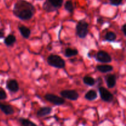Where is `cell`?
<instances>
[{
  "mask_svg": "<svg viewBox=\"0 0 126 126\" xmlns=\"http://www.w3.org/2000/svg\"><path fill=\"white\" fill-rule=\"evenodd\" d=\"M36 11L35 6L27 0H17L12 9L13 14L23 21L29 20L33 18Z\"/></svg>",
  "mask_w": 126,
  "mask_h": 126,
  "instance_id": "1",
  "label": "cell"
},
{
  "mask_svg": "<svg viewBox=\"0 0 126 126\" xmlns=\"http://www.w3.org/2000/svg\"><path fill=\"white\" fill-rule=\"evenodd\" d=\"M64 0H46L43 4V9L46 12H53L60 9Z\"/></svg>",
  "mask_w": 126,
  "mask_h": 126,
  "instance_id": "2",
  "label": "cell"
},
{
  "mask_svg": "<svg viewBox=\"0 0 126 126\" xmlns=\"http://www.w3.org/2000/svg\"><path fill=\"white\" fill-rule=\"evenodd\" d=\"M47 63L49 65L58 69H62L65 67V61L58 55L51 54L47 58Z\"/></svg>",
  "mask_w": 126,
  "mask_h": 126,
  "instance_id": "3",
  "label": "cell"
},
{
  "mask_svg": "<svg viewBox=\"0 0 126 126\" xmlns=\"http://www.w3.org/2000/svg\"><path fill=\"white\" fill-rule=\"evenodd\" d=\"M89 23L85 20H79L76 25V34L81 39H84L89 33Z\"/></svg>",
  "mask_w": 126,
  "mask_h": 126,
  "instance_id": "4",
  "label": "cell"
},
{
  "mask_svg": "<svg viewBox=\"0 0 126 126\" xmlns=\"http://www.w3.org/2000/svg\"><path fill=\"white\" fill-rule=\"evenodd\" d=\"M96 61L102 63H108L111 62L112 58L107 52L105 50H99L94 55Z\"/></svg>",
  "mask_w": 126,
  "mask_h": 126,
  "instance_id": "5",
  "label": "cell"
},
{
  "mask_svg": "<svg viewBox=\"0 0 126 126\" xmlns=\"http://www.w3.org/2000/svg\"><path fill=\"white\" fill-rule=\"evenodd\" d=\"M44 98L47 102L57 106H60L65 103V100L61 97H59L53 94H46L44 95Z\"/></svg>",
  "mask_w": 126,
  "mask_h": 126,
  "instance_id": "6",
  "label": "cell"
},
{
  "mask_svg": "<svg viewBox=\"0 0 126 126\" xmlns=\"http://www.w3.org/2000/svg\"><path fill=\"white\" fill-rule=\"evenodd\" d=\"M98 92L100 94V98L103 102L110 103L113 101L114 97L113 95L105 87L100 86L98 87Z\"/></svg>",
  "mask_w": 126,
  "mask_h": 126,
  "instance_id": "7",
  "label": "cell"
},
{
  "mask_svg": "<svg viewBox=\"0 0 126 126\" xmlns=\"http://www.w3.org/2000/svg\"><path fill=\"white\" fill-rule=\"evenodd\" d=\"M60 94L64 99L66 98L71 101L77 100L79 97L78 92L75 90H63L60 92Z\"/></svg>",
  "mask_w": 126,
  "mask_h": 126,
  "instance_id": "8",
  "label": "cell"
},
{
  "mask_svg": "<svg viewBox=\"0 0 126 126\" xmlns=\"http://www.w3.org/2000/svg\"><path fill=\"white\" fill-rule=\"evenodd\" d=\"M6 87L9 92L12 93H16L19 91V84L16 79L7 80L6 84Z\"/></svg>",
  "mask_w": 126,
  "mask_h": 126,
  "instance_id": "9",
  "label": "cell"
},
{
  "mask_svg": "<svg viewBox=\"0 0 126 126\" xmlns=\"http://www.w3.org/2000/svg\"><path fill=\"white\" fill-rule=\"evenodd\" d=\"M0 110L6 115H12L15 112L14 109L11 105L6 104L1 102H0Z\"/></svg>",
  "mask_w": 126,
  "mask_h": 126,
  "instance_id": "10",
  "label": "cell"
},
{
  "mask_svg": "<svg viewBox=\"0 0 126 126\" xmlns=\"http://www.w3.org/2000/svg\"><path fill=\"white\" fill-rule=\"evenodd\" d=\"M105 81L108 88H113L116 85V76L115 75H107L105 77Z\"/></svg>",
  "mask_w": 126,
  "mask_h": 126,
  "instance_id": "11",
  "label": "cell"
},
{
  "mask_svg": "<svg viewBox=\"0 0 126 126\" xmlns=\"http://www.w3.org/2000/svg\"><path fill=\"white\" fill-rule=\"evenodd\" d=\"M52 111V108L49 107H41L36 112V116L38 118H43L46 116L49 115Z\"/></svg>",
  "mask_w": 126,
  "mask_h": 126,
  "instance_id": "12",
  "label": "cell"
},
{
  "mask_svg": "<svg viewBox=\"0 0 126 126\" xmlns=\"http://www.w3.org/2000/svg\"><path fill=\"white\" fill-rule=\"evenodd\" d=\"M96 69L102 73H107L111 72L113 70V66L110 65H99L96 66Z\"/></svg>",
  "mask_w": 126,
  "mask_h": 126,
  "instance_id": "13",
  "label": "cell"
},
{
  "mask_svg": "<svg viewBox=\"0 0 126 126\" xmlns=\"http://www.w3.org/2000/svg\"><path fill=\"white\" fill-rule=\"evenodd\" d=\"M18 29L21 35L25 39H28L31 35V30L29 28L24 25H21L18 27Z\"/></svg>",
  "mask_w": 126,
  "mask_h": 126,
  "instance_id": "14",
  "label": "cell"
},
{
  "mask_svg": "<svg viewBox=\"0 0 126 126\" xmlns=\"http://www.w3.org/2000/svg\"><path fill=\"white\" fill-rule=\"evenodd\" d=\"M16 42V37L14 34H10L7 35V36L5 37L4 39V43L5 45L7 47L12 46Z\"/></svg>",
  "mask_w": 126,
  "mask_h": 126,
  "instance_id": "15",
  "label": "cell"
},
{
  "mask_svg": "<svg viewBox=\"0 0 126 126\" xmlns=\"http://www.w3.org/2000/svg\"><path fill=\"white\" fill-rule=\"evenodd\" d=\"M97 97H98V95H97V92L93 89L89 90V91H87L84 95L85 99L89 101L95 100L97 99Z\"/></svg>",
  "mask_w": 126,
  "mask_h": 126,
  "instance_id": "16",
  "label": "cell"
},
{
  "mask_svg": "<svg viewBox=\"0 0 126 126\" xmlns=\"http://www.w3.org/2000/svg\"><path fill=\"white\" fill-rule=\"evenodd\" d=\"M79 54V51L77 49H71V48L68 47L65 49V52H64V55L66 58H70L71 57L76 56Z\"/></svg>",
  "mask_w": 126,
  "mask_h": 126,
  "instance_id": "17",
  "label": "cell"
},
{
  "mask_svg": "<svg viewBox=\"0 0 126 126\" xmlns=\"http://www.w3.org/2000/svg\"><path fill=\"white\" fill-rule=\"evenodd\" d=\"M64 8L69 13L73 14L75 11V6L71 0H67L64 4Z\"/></svg>",
  "mask_w": 126,
  "mask_h": 126,
  "instance_id": "18",
  "label": "cell"
},
{
  "mask_svg": "<svg viewBox=\"0 0 126 126\" xmlns=\"http://www.w3.org/2000/svg\"><path fill=\"white\" fill-rule=\"evenodd\" d=\"M20 124L22 126H38L36 124L33 123V121H30L28 119H25L23 118H20L18 119Z\"/></svg>",
  "mask_w": 126,
  "mask_h": 126,
  "instance_id": "19",
  "label": "cell"
},
{
  "mask_svg": "<svg viewBox=\"0 0 126 126\" xmlns=\"http://www.w3.org/2000/svg\"><path fill=\"white\" fill-rule=\"evenodd\" d=\"M82 81H83L84 84L88 86H94L96 83V81L95 80V79L89 76H84L82 79Z\"/></svg>",
  "mask_w": 126,
  "mask_h": 126,
  "instance_id": "20",
  "label": "cell"
},
{
  "mask_svg": "<svg viewBox=\"0 0 126 126\" xmlns=\"http://www.w3.org/2000/svg\"><path fill=\"white\" fill-rule=\"evenodd\" d=\"M117 38V35L114 32H108L105 35V39L107 41L113 42L116 40Z\"/></svg>",
  "mask_w": 126,
  "mask_h": 126,
  "instance_id": "21",
  "label": "cell"
},
{
  "mask_svg": "<svg viewBox=\"0 0 126 126\" xmlns=\"http://www.w3.org/2000/svg\"><path fill=\"white\" fill-rule=\"evenodd\" d=\"M110 4L111 6H121V5L123 4V0H109Z\"/></svg>",
  "mask_w": 126,
  "mask_h": 126,
  "instance_id": "22",
  "label": "cell"
},
{
  "mask_svg": "<svg viewBox=\"0 0 126 126\" xmlns=\"http://www.w3.org/2000/svg\"><path fill=\"white\" fill-rule=\"evenodd\" d=\"M7 98V94L6 91L2 88H0V100H4Z\"/></svg>",
  "mask_w": 126,
  "mask_h": 126,
  "instance_id": "23",
  "label": "cell"
},
{
  "mask_svg": "<svg viewBox=\"0 0 126 126\" xmlns=\"http://www.w3.org/2000/svg\"><path fill=\"white\" fill-rule=\"evenodd\" d=\"M4 30L3 28H0V39H2L4 38Z\"/></svg>",
  "mask_w": 126,
  "mask_h": 126,
  "instance_id": "24",
  "label": "cell"
},
{
  "mask_svg": "<svg viewBox=\"0 0 126 126\" xmlns=\"http://www.w3.org/2000/svg\"><path fill=\"white\" fill-rule=\"evenodd\" d=\"M126 23H124V24L123 25V26H122L121 27V30L123 31V34H124V36H126Z\"/></svg>",
  "mask_w": 126,
  "mask_h": 126,
  "instance_id": "25",
  "label": "cell"
},
{
  "mask_svg": "<svg viewBox=\"0 0 126 126\" xmlns=\"http://www.w3.org/2000/svg\"><path fill=\"white\" fill-rule=\"evenodd\" d=\"M97 83L99 84V85L102 84V82H103V81H102V78H100V77L98 78V79H97Z\"/></svg>",
  "mask_w": 126,
  "mask_h": 126,
  "instance_id": "26",
  "label": "cell"
},
{
  "mask_svg": "<svg viewBox=\"0 0 126 126\" xmlns=\"http://www.w3.org/2000/svg\"><path fill=\"white\" fill-rule=\"evenodd\" d=\"M103 19H102V18H98V19H97V22H98V23H100L101 24H103Z\"/></svg>",
  "mask_w": 126,
  "mask_h": 126,
  "instance_id": "27",
  "label": "cell"
},
{
  "mask_svg": "<svg viewBox=\"0 0 126 126\" xmlns=\"http://www.w3.org/2000/svg\"><path fill=\"white\" fill-rule=\"evenodd\" d=\"M38 1H42V0H38Z\"/></svg>",
  "mask_w": 126,
  "mask_h": 126,
  "instance_id": "28",
  "label": "cell"
},
{
  "mask_svg": "<svg viewBox=\"0 0 126 126\" xmlns=\"http://www.w3.org/2000/svg\"></svg>",
  "mask_w": 126,
  "mask_h": 126,
  "instance_id": "29",
  "label": "cell"
}]
</instances>
